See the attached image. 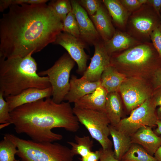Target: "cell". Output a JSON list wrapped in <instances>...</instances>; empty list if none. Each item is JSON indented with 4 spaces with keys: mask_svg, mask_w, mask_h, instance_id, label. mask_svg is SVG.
<instances>
[{
    "mask_svg": "<svg viewBox=\"0 0 161 161\" xmlns=\"http://www.w3.org/2000/svg\"><path fill=\"white\" fill-rule=\"evenodd\" d=\"M0 20V58H23L53 43L63 23L46 3L10 6Z\"/></svg>",
    "mask_w": 161,
    "mask_h": 161,
    "instance_id": "1",
    "label": "cell"
},
{
    "mask_svg": "<svg viewBox=\"0 0 161 161\" xmlns=\"http://www.w3.org/2000/svg\"><path fill=\"white\" fill-rule=\"evenodd\" d=\"M10 113L11 123L15 131L26 134L35 142L61 140L62 135L52 131L54 128L75 132L80 128L79 122L70 103H56L50 97L24 104Z\"/></svg>",
    "mask_w": 161,
    "mask_h": 161,
    "instance_id": "2",
    "label": "cell"
},
{
    "mask_svg": "<svg viewBox=\"0 0 161 161\" xmlns=\"http://www.w3.org/2000/svg\"><path fill=\"white\" fill-rule=\"evenodd\" d=\"M32 55L0 58V91L4 97L18 95L30 88L44 89L51 86L47 76L38 75L37 64Z\"/></svg>",
    "mask_w": 161,
    "mask_h": 161,
    "instance_id": "3",
    "label": "cell"
},
{
    "mask_svg": "<svg viewBox=\"0 0 161 161\" xmlns=\"http://www.w3.org/2000/svg\"><path fill=\"white\" fill-rule=\"evenodd\" d=\"M4 135L16 145V155L21 161H73L71 149L59 143L26 140L12 134Z\"/></svg>",
    "mask_w": 161,
    "mask_h": 161,
    "instance_id": "4",
    "label": "cell"
},
{
    "mask_svg": "<svg viewBox=\"0 0 161 161\" xmlns=\"http://www.w3.org/2000/svg\"><path fill=\"white\" fill-rule=\"evenodd\" d=\"M110 62L115 68L131 70L152 69L156 70L161 66V58L152 43L148 42L126 49Z\"/></svg>",
    "mask_w": 161,
    "mask_h": 161,
    "instance_id": "5",
    "label": "cell"
},
{
    "mask_svg": "<svg viewBox=\"0 0 161 161\" xmlns=\"http://www.w3.org/2000/svg\"><path fill=\"white\" fill-rule=\"evenodd\" d=\"M75 62L68 53L61 56L50 68L38 73L41 76L47 75L52 89V99L60 103L64 100L70 88L69 78Z\"/></svg>",
    "mask_w": 161,
    "mask_h": 161,
    "instance_id": "6",
    "label": "cell"
},
{
    "mask_svg": "<svg viewBox=\"0 0 161 161\" xmlns=\"http://www.w3.org/2000/svg\"><path fill=\"white\" fill-rule=\"evenodd\" d=\"M73 112L79 123L84 125L92 137L97 141L102 148H112L110 135V121L105 112L81 109L75 106Z\"/></svg>",
    "mask_w": 161,
    "mask_h": 161,
    "instance_id": "7",
    "label": "cell"
},
{
    "mask_svg": "<svg viewBox=\"0 0 161 161\" xmlns=\"http://www.w3.org/2000/svg\"><path fill=\"white\" fill-rule=\"evenodd\" d=\"M151 97L132 110L129 117L122 119L115 128L126 135L131 137L143 127L157 126L156 107Z\"/></svg>",
    "mask_w": 161,
    "mask_h": 161,
    "instance_id": "8",
    "label": "cell"
},
{
    "mask_svg": "<svg viewBox=\"0 0 161 161\" xmlns=\"http://www.w3.org/2000/svg\"><path fill=\"white\" fill-rule=\"evenodd\" d=\"M124 105L129 112L141 105L152 94L149 87L137 78H126L119 89Z\"/></svg>",
    "mask_w": 161,
    "mask_h": 161,
    "instance_id": "9",
    "label": "cell"
},
{
    "mask_svg": "<svg viewBox=\"0 0 161 161\" xmlns=\"http://www.w3.org/2000/svg\"><path fill=\"white\" fill-rule=\"evenodd\" d=\"M129 23L131 30L135 35L147 38L150 37L153 31L161 24V18L149 5L148 8H140L134 11Z\"/></svg>",
    "mask_w": 161,
    "mask_h": 161,
    "instance_id": "10",
    "label": "cell"
},
{
    "mask_svg": "<svg viewBox=\"0 0 161 161\" xmlns=\"http://www.w3.org/2000/svg\"><path fill=\"white\" fill-rule=\"evenodd\" d=\"M53 44L61 45L67 51L77 64V73L83 75L87 67L86 64L89 57L84 50L86 43L80 38L61 32Z\"/></svg>",
    "mask_w": 161,
    "mask_h": 161,
    "instance_id": "11",
    "label": "cell"
},
{
    "mask_svg": "<svg viewBox=\"0 0 161 161\" xmlns=\"http://www.w3.org/2000/svg\"><path fill=\"white\" fill-rule=\"evenodd\" d=\"M94 45V55L91 59L89 66L81 77L91 82L100 80L103 72L111 64V58L106 49L104 42L100 41Z\"/></svg>",
    "mask_w": 161,
    "mask_h": 161,
    "instance_id": "12",
    "label": "cell"
},
{
    "mask_svg": "<svg viewBox=\"0 0 161 161\" xmlns=\"http://www.w3.org/2000/svg\"><path fill=\"white\" fill-rule=\"evenodd\" d=\"M72 12L76 19L80 33V38L86 43L94 45L100 41L101 37L88 13L78 1L70 0Z\"/></svg>",
    "mask_w": 161,
    "mask_h": 161,
    "instance_id": "13",
    "label": "cell"
},
{
    "mask_svg": "<svg viewBox=\"0 0 161 161\" xmlns=\"http://www.w3.org/2000/svg\"><path fill=\"white\" fill-rule=\"evenodd\" d=\"M52 95V89L51 86L41 89L37 88L27 89L20 94L5 97L11 112L16 108L24 104L30 103L38 100L50 97Z\"/></svg>",
    "mask_w": 161,
    "mask_h": 161,
    "instance_id": "14",
    "label": "cell"
},
{
    "mask_svg": "<svg viewBox=\"0 0 161 161\" xmlns=\"http://www.w3.org/2000/svg\"><path fill=\"white\" fill-rule=\"evenodd\" d=\"M70 88L64 100L69 103H75L84 96L92 93L101 85L100 80L91 82L81 78H77L75 75H72L69 80Z\"/></svg>",
    "mask_w": 161,
    "mask_h": 161,
    "instance_id": "15",
    "label": "cell"
},
{
    "mask_svg": "<svg viewBox=\"0 0 161 161\" xmlns=\"http://www.w3.org/2000/svg\"><path fill=\"white\" fill-rule=\"evenodd\" d=\"M152 128L143 127L132 135V143L141 145L150 155L153 156L161 146V137L158 136L152 130Z\"/></svg>",
    "mask_w": 161,
    "mask_h": 161,
    "instance_id": "16",
    "label": "cell"
},
{
    "mask_svg": "<svg viewBox=\"0 0 161 161\" xmlns=\"http://www.w3.org/2000/svg\"><path fill=\"white\" fill-rule=\"evenodd\" d=\"M108 93L101 85L92 93L87 95L74 103V106L80 108L105 112Z\"/></svg>",
    "mask_w": 161,
    "mask_h": 161,
    "instance_id": "17",
    "label": "cell"
},
{
    "mask_svg": "<svg viewBox=\"0 0 161 161\" xmlns=\"http://www.w3.org/2000/svg\"><path fill=\"white\" fill-rule=\"evenodd\" d=\"M90 17L97 32L104 41L106 42L111 39L116 31L109 13L102 4L96 13Z\"/></svg>",
    "mask_w": 161,
    "mask_h": 161,
    "instance_id": "18",
    "label": "cell"
},
{
    "mask_svg": "<svg viewBox=\"0 0 161 161\" xmlns=\"http://www.w3.org/2000/svg\"><path fill=\"white\" fill-rule=\"evenodd\" d=\"M105 112L110 125L116 126L121 120L123 114V106L118 92L108 93L105 105Z\"/></svg>",
    "mask_w": 161,
    "mask_h": 161,
    "instance_id": "19",
    "label": "cell"
},
{
    "mask_svg": "<svg viewBox=\"0 0 161 161\" xmlns=\"http://www.w3.org/2000/svg\"><path fill=\"white\" fill-rule=\"evenodd\" d=\"M104 42L106 49L109 55L115 52L129 49L139 44L138 41L136 39L120 31H116L111 39Z\"/></svg>",
    "mask_w": 161,
    "mask_h": 161,
    "instance_id": "20",
    "label": "cell"
},
{
    "mask_svg": "<svg viewBox=\"0 0 161 161\" xmlns=\"http://www.w3.org/2000/svg\"><path fill=\"white\" fill-rule=\"evenodd\" d=\"M126 78L125 75L120 72L110 64L102 74L100 79L101 85L108 93L118 92L122 83Z\"/></svg>",
    "mask_w": 161,
    "mask_h": 161,
    "instance_id": "21",
    "label": "cell"
},
{
    "mask_svg": "<svg viewBox=\"0 0 161 161\" xmlns=\"http://www.w3.org/2000/svg\"><path fill=\"white\" fill-rule=\"evenodd\" d=\"M109 127L114 146V157L117 160L121 161L132 143L131 137L118 131L110 124Z\"/></svg>",
    "mask_w": 161,
    "mask_h": 161,
    "instance_id": "22",
    "label": "cell"
},
{
    "mask_svg": "<svg viewBox=\"0 0 161 161\" xmlns=\"http://www.w3.org/2000/svg\"><path fill=\"white\" fill-rule=\"evenodd\" d=\"M107 9L114 22L119 27H123L126 24L129 13L120 0H103L102 1Z\"/></svg>",
    "mask_w": 161,
    "mask_h": 161,
    "instance_id": "23",
    "label": "cell"
},
{
    "mask_svg": "<svg viewBox=\"0 0 161 161\" xmlns=\"http://www.w3.org/2000/svg\"><path fill=\"white\" fill-rule=\"evenodd\" d=\"M74 139L75 143L69 141L67 142L72 146L71 150L74 156L79 155L82 157H84L92 151L93 141L89 136L80 137L76 135Z\"/></svg>",
    "mask_w": 161,
    "mask_h": 161,
    "instance_id": "24",
    "label": "cell"
},
{
    "mask_svg": "<svg viewBox=\"0 0 161 161\" xmlns=\"http://www.w3.org/2000/svg\"><path fill=\"white\" fill-rule=\"evenodd\" d=\"M121 161H157L140 145L133 143Z\"/></svg>",
    "mask_w": 161,
    "mask_h": 161,
    "instance_id": "25",
    "label": "cell"
},
{
    "mask_svg": "<svg viewBox=\"0 0 161 161\" xmlns=\"http://www.w3.org/2000/svg\"><path fill=\"white\" fill-rule=\"evenodd\" d=\"M17 152L16 145L4 135L0 142V161H15Z\"/></svg>",
    "mask_w": 161,
    "mask_h": 161,
    "instance_id": "26",
    "label": "cell"
},
{
    "mask_svg": "<svg viewBox=\"0 0 161 161\" xmlns=\"http://www.w3.org/2000/svg\"><path fill=\"white\" fill-rule=\"evenodd\" d=\"M48 5L62 23L68 14L72 10L71 1L69 0H52Z\"/></svg>",
    "mask_w": 161,
    "mask_h": 161,
    "instance_id": "27",
    "label": "cell"
},
{
    "mask_svg": "<svg viewBox=\"0 0 161 161\" xmlns=\"http://www.w3.org/2000/svg\"><path fill=\"white\" fill-rule=\"evenodd\" d=\"M62 31L76 37L80 38L78 24L72 10L68 14L63 22Z\"/></svg>",
    "mask_w": 161,
    "mask_h": 161,
    "instance_id": "28",
    "label": "cell"
},
{
    "mask_svg": "<svg viewBox=\"0 0 161 161\" xmlns=\"http://www.w3.org/2000/svg\"><path fill=\"white\" fill-rule=\"evenodd\" d=\"M48 1V0H1L0 11L1 12H3L12 5L46 3Z\"/></svg>",
    "mask_w": 161,
    "mask_h": 161,
    "instance_id": "29",
    "label": "cell"
},
{
    "mask_svg": "<svg viewBox=\"0 0 161 161\" xmlns=\"http://www.w3.org/2000/svg\"><path fill=\"white\" fill-rule=\"evenodd\" d=\"M3 93L0 91V123H10L11 117L8 104L4 99Z\"/></svg>",
    "mask_w": 161,
    "mask_h": 161,
    "instance_id": "30",
    "label": "cell"
},
{
    "mask_svg": "<svg viewBox=\"0 0 161 161\" xmlns=\"http://www.w3.org/2000/svg\"><path fill=\"white\" fill-rule=\"evenodd\" d=\"M78 1L90 16L94 15L96 13L101 5L102 2L98 0H80Z\"/></svg>",
    "mask_w": 161,
    "mask_h": 161,
    "instance_id": "31",
    "label": "cell"
},
{
    "mask_svg": "<svg viewBox=\"0 0 161 161\" xmlns=\"http://www.w3.org/2000/svg\"><path fill=\"white\" fill-rule=\"evenodd\" d=\"M150 38L152 44L161 58V24L151 32Z\"/></svg>",
    "mask_w": 161,
    "mask_h": 161,
    "instance_id": "32",
    "label": "cell"
},
{
    "mask_svg": "<svg viewBox=\"0 0 161 161\" xmlns=\"http://www.w3.org/2000/svg\"><path fill=\"white\" fill-rule=\"evenodd\" d=\"M120 1L129 13L139 9L143 4L147 3L148 0H120Z\"/></svg>",
    "mask_w": 161,
    "mask_h": 161,
    "instance_id": "33",
    "label": "cell"
},
{
    "mask_svg": "<svg viewBox=\"0 0 161 161\" xmlns=\"http://www.w3.org/2000/svg\"><path fill=\"white\" fill-rule=\"evenodd\" d=\"M100 161H120L115 157L114 151L112 148L103 150L101 148Z\"/></svg>",
    "mask_w": 161,
    "mask_h": 161,
    "instance_id": "34",
    "label": "cell"
},
{
    "mask_svg": "<svg viewBox=\"0 0 161 161\" xmlns=\"http://www.w3.org/2000/svg\"><path fill=\"white\" fill-rule=\"evenodd\" d=\"M101 149L93 152L91 151L86 156L80 159L81 161H98L100 159Z\"/></svg>",
    "mask_w": 161,
    "mask_h": 161,
    "instance_id": "35",
    "label": "cell"
},
{
    "mask_svg": "<svg viewBox=\"0 0 161 161\" xmlns=\"http://www.w3.org/2000/svg\"><path fill=\"white\" fill-rule=\"evenodd\" d=\"M153 82L155 90L161 88V66L153 72Z\"/></svg>",
    "mask_w": 161,
    "mask_h": 161,
    "instance_id": "36",
    "label": "cell"
},
{
    "mask_svg": "<svg viewBox=\"0 0 161 161\" xmlns=\"http://www.w3.org/2000/svg\"><path fill=\"white\" fill-rule=\"evenodd\" d=\"M147 3L152 7L158 15L161 18V0H148Z\"/></svg>",
    "mask_w": 161,
    "mask_h": 161,
    "instance_id": "37",
    "label": "cell"
},
{
    "mask_svg": "<svg viewBox=\"0 0 161 161\" xmlns=\"http://www.w3.org/2000/svg\"><path fill=\"white\" fill-rule=\"evenodd\" d=\"M151 97L156 107H161V88L156 89L152 94Z\"/></svg>",
    "mask_w": 161,
    "mask_h": 161,
    "instance_id": "38",
    "label": "cell"
},
{
    "mask_svg": "<svg viewBox=\"0 0 161 161\" xmlns=\"http://www.w3.org/2000/svg\"><path fill=\"white\" fill-rule=\"evenodd\" d=\"M157 128L154 131V132L157 135L161 134V120L158 119L156 122Z\"/></svg>",
    "mask_w": 161,
    "mask_h": 161,
    "instance_id": "39",
    "label": "cell"
},
{
    "mask_svg": "<svg viewBox=\"0 0 161 161\" xmlns=\"http://www.w3.org/2000/svg\"><path fill=\"white\" fill-rule=\"evenodd\" d=\"M154 155L157 161H161V146L158 148Z\"/></svg>",
    "mask_w": 161,
    "mask_h": 161,
    "instance_id": "40",
    "label": "cell"
},
{
    "mask_svg": "<svg viewBox=\"0 0 161 161\" xmlns=\"http://www.w3.org/2000/svg\"><path fill=\"white\" fill-rule=\"evenodd\" d=\"M156 113L158 119L161 120V107L156 109Z\"/></svg>",
    "mask_w": 161,
    "mask_h": 161,
    "instance_id": "41",
    "label": "cell"
},
{
    "mask_svg": "<svg viewBox=\"0 0 161 161\" xmlns=\"http://www.w3.org/2000/svg\"><path fill=\"white\" fill-rule=\"evenodd\" d=\"M10 124H11L10 123H4V124H1L0 125V129H1V128L6 126H7Z\"/></svg>",
    "mask_w": 161,
    "mask_h": 161,
    "instance_id": "42",
    "label": "cell"
},
{
    "mask_svg": "<svg viewBox=\"0 0 161 161\" xmlns=\"http://www.w3.org/2000/svg\"><path fill=\"white\" fill-rule=\"evenodd\" d=\"M160 16H161V10H160Z\"/></svg>",
    "mask_w": 161,
    "mask_h": 161,
    "instance_id": "43",
    "label": "cell"
},
{
    "mask_svg": "<svg viewBox=\"0 0 161 161\" xmlns=\"http://www.w3.org/2000/svg\"><path fill=\"white\" fill-rule=\"evenodd\" d=\"M15 161H19V160H16Z\"/></svg>",
    "mask_w": 161,
    "mask_h": 161,
    "instance_id": "44",
    "label": "cell"
}]
</instances>
